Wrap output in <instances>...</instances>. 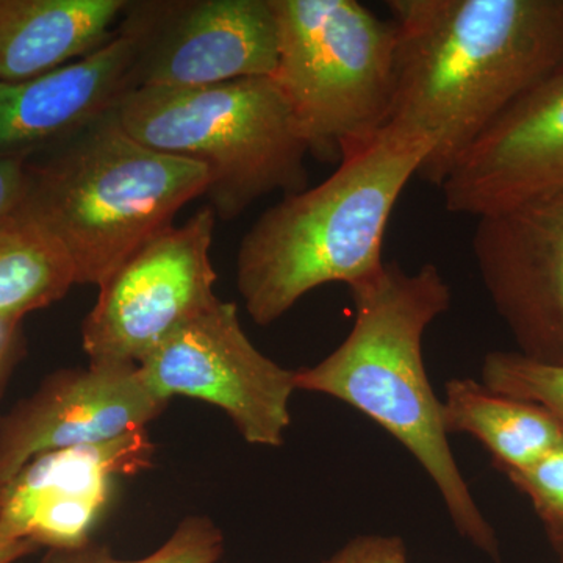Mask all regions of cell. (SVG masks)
Here are the masks:
<instances>
[{"label": "cell", "mask_w": 563, "mask_h": 563, "mask_svg": "<svg viewBox=\"0 0 563 563\" xmlns=\"http://www.w3.org/2000/svg\"><path fill=\"white\" fill-rule=\"evenodd\" d=\"M396 85L388 124L432 152L418 177L440 188L518 99L563 66V0H388Z\"/></svg>", "instance_id": "1"}, {"label": "cell", "mask_w": 563, "mask_h": 563, "mask_svg": "<svg viewBox=\"0 0 563 563\" xmlns=\"http://www.w3.org/2000/svg\"><path fill=\"white\" fill-rule=\"evenodd\" d=\"M347 288L351 332L328 357L296 372V390L331 396L383 426L429 474L463 539L498 561V539L455 462L422 358L426 331L453 301L450 285L431 263L409 273L385 262Z\"/></svg>", "instance_id": "2"}, {"label": "cell", "mask_w": 563, "mask_h": 563, "mask_svg": "<svg viewBox=\"0 0 563 563\" xmlns=\"http://www.w3.org/2000/svg\"><path fill=\"white\" fill-rule=\"evenodd\" d=\"M431 152L426 136L388 124L328 179L263 211L236 252V287L255 324H273L322 285L379 273L393 210Z\"/></svg>", "instance_id": "3"}, {"label": "cell", "mask_w": 563, "mask_h": 563, "mask_svg": "<svg viewBox=\"0 0 563 563\" xmlns=\"http://www.w3.org/2000/svg\"><path fill=\"white\" fill-rule=\"evenodd\" d=\"M207 188L202 165L144 146L114 109L24 163L14 211L60 244L77 285L99 287Z\"/></svg>", "instance_id": "4"}, {"label": "cell", "mask_w": 563, "mask_h": 563, "mask_svg": "<svg viewBox=\"0 0 563 563\" xmlns=\"http://www.w3.org/2000/svg\"><path fill=\"white\" fill-rule=\"evenodd\" d=\"M117 114L144 146L207 169L206 196L221 220L242 217L273 192L307 188L309 146L272 77L139 88L121 99Z\"/></svg>", "instance_id": "5"}, {"label": "cell", "mask_w": 563, "mask_h": 563, "mask_svg": "<svg viewBox=\"0 0 563 563\" xmlns=\"http://www.w3.org/2000/svg\"><path fill=\"white\" fill-rule=\"evenodd\" d=\"M272 76L310 154L336 163L372 144L390 122L396 27L357 0H272Z\"/></svg>", "instance_id": "6"}, {"label": "cell", "mask_w": 563, "mask_h": 563, "mask_svg": "<svg viewBox=\"0 0 563 563\" xmlns=\"http://www.w3.org/2000/svg\"><path fill=\"white\" fill-rule=\"evenodd\" d=\"M210 206L139 247L99 285L81 344L92 363L139 365L181 325L217 302Z\"/></svg>", "instance_id": "7"}, {"label": "cell", "mask_w": 563, "mask_h": 563, "mask_svg": "<svg viewBox=\"0 0 563 563\" xmlns=\"http://www.w3.org/2000/svg\"><path fill=\"white\" fill-rule=\"evenodd\" d=\"M152 395L199 399L228 415L255 446L279 448L291 424L296 372L262 354L240 322L235 303H211L140 362Z\"/></svg>", "instance_id": "8"}, {"label": "cell", "mask_w": 563, "mask_h": 563, "mask_svg": "<svg viewBox=\"0 0 563 563\" xmlns=\"http://www.w3.org/2000/svg\"><path fill=\"white\" fill-rule=\"evenodd\" d=\"M117 32L132 44L133 90L272 77L277 66L272 0L125 2Z\"/></svg>", "instance_id": "9"}, {"label": "cell", "mask_w": 563, "mask_h": 563, "mask_svg": "<svg viewBox=\"0 0 563 563\" xmlns=\"http://www.w3.org/2000/svg\"><path fill=\"white\" fill-rule=\"evenodd\" d=\"M476 220L477 272L518 354L563 365V192Z\"/></svg>", "instance_id": "10"}, {"label": "cell", "mask_w": 563, "mask_h": 563, "mask_svg": "<svg viewBox=\"0 0 563 563\" xmlns=\"http://www.w3.org/2000/svg\"><path fill=\"white\" fill-rule=\"evenodd\" d=\"M166 406L129 363L90 362L51 374L31 398L0 417V487L41 454L144 431Z\"/></svg>", "instance_id": "11"}, {"label": "cell", "mask_w": 563, "mask_h": 563, "mask_svg": "<svg viewBox=\"0 0 563 563\" xmlns=\"http://www.w3.org/2000/svg\"><path fill=\"white\" fill-rule=\"evenodd\" d=\"M155 444L136 431L91 446L52 451L32 459L0 487V537L29 540L47 550L91 542L109 510L120 476L150 468Z\"/></svg>", "instance_id": "12"}, {"label": "cell", "mask_w": 563, "mask_h": 563, "mask_svg": "<svg viewBox=\"0 0 563 563\" xmlns=\"http://www.w3.org/2000/svg\"><path fill=\"white\" fill-rule=\"evenodd\" d=\"M440 190L448 211L476 218L563 192V66L493 122Z\"/></svg>", "instance_id": "13"}, {"label": "cell", "mask_w": 563, "mask_h": 563, "mask_svg": "<svg viewBox=\"0 0 563 563\" xmlns=\"http://www.w3.org/2000/svg\"><path fill=\"white\" fill-rule=\"evenodd\" d=\"M131 41L24 81L0 80V162L25 163L117 109L133 90Z\"/></svg>", "instance_id": "14"}, {"label": "cell", "mask_w": 563, "mask_h": 563, "mask_svg": "<svg viewBox=\"0 0 563 563\" xmlns=\"http://www.w3.org/2000/svg\"><path fill=\"white\" fill-rule=\"evenodd\" d=\"M125 2L0 0V80L35 79L101 49Z\"/></svg>", "instance_id": "15"}, {"label": "cell", "mask_w": 563, "mask_h": 563, "mask_svg": "<svg viewBox=\"0 0 563 563\" xmlns=\"http://www.w3.org/2000/svg\"><path fill=\"white\" fill-rule=\"evenodd\" d=\"M442 404L448 435H472L504 474L529 468L563 442V426L550 410L476 380H448Z\"/></svg>", "instance_id": "16"}, {"label": "cell", "mask_w": 563, "mask_h": 563, "mask_svg": "<svg viewBox=\"0 0 563 563\" xmlns=\"http://www.w3.org/2000/svg\"><path fill=\"white\" fill-rule=\"evenodd\" d=\"M76 273L60 244L14 211L0 224V321L60 301Z\"/></svg>", "instance_id": "17"}, {"label": "cell", "mask_w": 563, "mask_h": 563, "mask_svg": "<svg viewBox=\"0 0 563 563\" xmlns=\"http://www.w3.org/2000/svg\"><path fill=\"white\" fill-rule=\"evenodd\" d=\"M224 554V536L206 517H188L154 553L135 561L114 558L107 547L92 542L66 550H47L41 563H218Z\"/></svg>", "instance_id": "18"}, {"label": "cell", "mask_w": 563, "mask_h": 563, "mask_svg": "<svg viewBox=\"0 0 563 563\" xmlns=\"http://www.w3.org/2000/svg\"><path fill=\"white\" fill-rule=\"evenodd\" d=\"M485 387L539 404L563 426V365L531 361L517 351L490 352L483 363Z\"/></svg>", "instance_id": "19"}, {"label": "cell", "mask_w": 563, "mask_h": 563, "mask_svg": "<svg viewBox=\"0 0 563 563\" xmlns=\"http://www.w3.org/2000/svg\"><path fill=\"white\" fill-rule=\"evenodd\" d=\"M506 476L528 496L548 533L563 531V442L529 468Z\"/></svg>", "instance_id": "20"}, {"label": "cell", "mask_w": 563, "mask_h": 563, "mask_svg": "<svg viewBox=\"0 0 563 563\" xmlns=\"http://www.w3.org/2000/svg\"><path fill=\"white\" fill-rule=\"evenodd\" d=\"M320 563H407V550L399 537L358 536Z\"/></svg>", "instance_id": "21"}, {"label": "cell", "mask_w": 563, "mask_h": 563, "mask_svg": "<svg viewBox=\"0 0 563 563\" xmlns=\"http://www.w3.org/2000/svg\"><path fill=\"white\" fill-rule=\"evenodd\" d=\"M24 184V163L0 162V224L10 218L20 203Z\"/></svg>", "instance_id": "22"}, {"label": "cell", "mask_w": 563, "mask_h": 563, "mask_svg": "<svg viewBox=\"0 0 563 563\" xmlns=\"http://www.w3.org/2000/svg\"><path fill=\"white\" fill-rule=\"evenodd\" d=\"M21 350V321H0V388L20 358Z\"/></svg>", "instance_id": "23"}, {"label": "cell", "mask_w": 563, "mask_h": 563, "mask_svg": "<svg viewBox=\"0 0 563 563\" xmlns=\"http://www.w3.org/2000/svg\"><path fill=\"white\" fill-rule=\"evenodd\" d=\"M36 544L29 540H11L0 537V563H14L36 551Z\"/></svg>", "instance_id": "24"}, {"label": "cell", "mask_w": 563, "mask_h": 563, "mask_svg": "<svg viewBox=\"0 0 563 563\" xmlns=\"http://www.w3.org/2000/svg\"><path fill=\"white\" fill-rule=\"evenodd\" d=\"M550 542L553 544L555 554H558L559 562L563 563V531L548 533Z\"/></svg>", "instance_id": "25"}]
</instances>
